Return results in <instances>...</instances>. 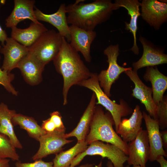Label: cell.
Listing matches in <instances>:
<instances>
[{"label":"cell","mask_w":167,"mask_h":167,"mask_svg":"<svg viewBox=\"0 0 167 167\" xmlns=\"http://www.w3.org/2000/svg\"><path fill=\"white\" fill-rule=\"evenodd\" d=\"M76 0L66 6L67 23L87 31L108 20L113 11L119 8L110 0H96L89 3Z\"/></svg>","instance_id":"obj_1"},{"label":"cell","mask_w":167,"mask_h":167,"mask_svg":"<svg viewBox=\"0 0 167 167\" xmlns=\"http://www.w3.org/2000/svg\"><path fill=\"white\" fill-rule=\"evenodd\" d=\"M53 61L56 71L63 78V104L65 105L68 103L67 94L71 87L89 78L92 73L84 64L78 52L64 37L59 51Z\"/></svg>","instance_id":"obj_2"},{"label":"cell","mask_w":167,"mask_h":167,"mask_svg":"<svg viewBox=\"0 0 167 167\" xmlns=\"http://www.w3.org/2000/svg\"><path fill=\"white\" fill-rule=\"evenodd\" d=\"M114 121L109 112L105 113L101 106H95L89 132L85 141L88 144L96 141L106 142L118 147L128 156L127 143L113 129Z\"/></svg>","instance_id":"obj_3"},{"label":"cell","mask_w":167,"mask_h":167,"mask_svg":"<svg viewBox=\"0 0 167 167\" xmlns=\"http://www.w3.org/2000/svg\"><path fill=\"white\" fill-rule=\"evenodd\" d=\"M97 75L96 73H92L89 78L83 81L78 85L91 90L95 94L97 100L96 104L102 105L112 115L117 133L122 118L131 114L132 109L123 100L120 101V104H118L111 100L101 87Z\"/></svg>","instance_id":"obj_4"},{"label":"cell","mask_w":167,"mask_h":167,"mask_svg":"<svg viewBox=\"0 0 167 167\" xmlns=\"http://www.w3.org/2000/svg\"><path fill=\"white\" fill-rule=\"evenodd\" d=\"M63 37L54 29L43 33L30 47L29 54L45 66L53 61L59 51Z\"/></svg>","instance_id":"obj_5"},{"label":"cell","mask_w":167,"mask_h":167,"mask_svg":"<svg viewBox=\"0 0 167 167\" xmlns=\"http://www.w3.org/2000/svg\"><path fill=\"white\" fill-rule=\"evenodd\" d=\"M86 149L78 155L73 160L70 166L75 167L79 164L87 156L98 155L106 157L112 163L114 167H124L128 156L118 147L103 142L96 141L91 143Z\"/></svg>","instance_id":"obj_6"},{"label":"cell","mask_w":167,"mask_h":167,"mask_svg":"<svg viewBox=\"0 0 167 167\" xmlns=\"http://www.w3.org/2000/svg\"><path fill=\"white\" fill-rule=\"evenodd\" d=\"M119 51L118 44L110 45L105 49L104 54L107 57L108 67L106 70L101 71L97 75L100 85L108 97L111 96L110 91L112 84L118 78L120 75L132 68L121 66L118 64L117 60Z\"/></svg>","instance_id":"obj_7"},{"label":"cell","mask_w":167,"mask_h":167,"mask_svg":"<svg viewBox=\"0 0 167 167\" xmlns=\"http://www.w3.org/2000/svg\"><path fill=\"white\" fill-rule=\"evenodd\" d=\"M128 165L146 167L149 160L150 148L146 130L141 129L136 138L127 143Z\"/></svg>","instance_id":"obj_8"},{"label":"cell","mask_w":167,"mask_h":167,"mask_svg":"<svg viewBox=\"0 0 167 167\" xmlns=\"http://www.w3.org/2000/svg\"><path fill=\"white\" fill-rule=\"evenodd\" d=\"M143 19L156 30L167 20V4L156 0H143L140 3Z\"/></svg>","instance_id":"obj_9"},{"label":"cell","mask_w":167,"mask_h":167,"mask_svg":"<svg viewBox=\"0 0 167 167\" xmlns=\"http://www.w3.org/2000/svg\"><path fill=\"white\" fill-rule=\"evenodd\" d=\"M65 135V133L55 131L46 133L41 136L38 141L40 143L39 148L32 156V160L41 159L49 155L56 154L62 151L65 145L73 141L67 139Z\"/></svg>","instance_id":"obj_10"},{"label":"cell","mask_w":167,"mask_h":167,"mask_svg":"<svg viewBox=\"0 0 167 167\" xmlns=\"http://www.w3.org/2000/svg\"><path fill=\"white\" fill-rule=\"evenodd\" d=\"M6 43L0 49L4 55L1 68L9 73L17 66L21 60L29 53L28 47L19 43L11 37H8Z\"/></svg>","instance_id":"obj_11"},{"label":"cell","mask_w":167,"mask_h":167,"mask_svg":"<svg viewBox=\"0 0 167 167\" xmlns=\"http://www.w3.org/2000/svg\"><path fill=\"white\" fill-rule=\"evenodd\" d=\"M139 40L143 47V54L138 61L132 64L133 70L137 71L142 67L167 63V55L164 53L163 49L142 36Z\"/></svg>","instance_id":"obj_12"},{"label":"cell","mask_w":167,"mask_h":167,"mask_svg":"<svg viewBox=\"0 0 167 167\" xmlns=\"http://www.w3.org/2000/svg\"><path fill=\"white\" fill-rule=\"evenodd\" d=\"M135 85L132 95L144 105L149 115L156 120L157 105L153 99L152 88L146 85L139 78L137 71L132 68L124 72Z\"/></svg>","instance_id":"obj_13"},{"label":"cell","mask_w":167,"mask_h":167,"mask_svg":"<svg viewBox=\"0 0 167 167\" xmlns=\"http://www.w3.org/2000/svg\"><path fill=\"white\" fill-rule=\"evenodd\" d=\"M71 46L77 52L81 53L85 60L90 62L91 45L96 36L94 31H87L73 25L69 26Z\"/></svg>","instance_id":"obj_14"},{"label":"cell","mask_w":167,"mask_h":167,"mask_svg":"<svg viewBox=\"0 0 167 167\" xmlns=\"http://www.w3.org/2000/svg\"><path fill=\"white\" fill-rule=\"evenodd\" d=\"M147 131L150 148L149 160L151 161L156 160L159 156L167 157V154L163 148L160 131L159 123L145 112L142 113Z\"/></svg>","instance_id":"obj_15"},{"label":"cell","mask_w":167,"mask_h":167,"mask_svg":"<svg viewBox=\"0 0 167 167\" xmlns=\"http://www.w3.org/2000/svg\"><path fill=\"white\" fill-rule=\"evenodd\" d=\"M66 6L65 3L61 4L58 11L51 14H45L36 8L34 12L38 21L47 22L53 25L58 29V32L69 43L71 35L67 20Z\"/></svg>","instance_id":"obj_16"},{"label":"cell","mask_w":167,"mask_h":167,"mask_svg":"<svg viewBox=\"0 0 167 167\" xmlns=\"http://www.w3.org/2000/svg\"><path fill=\"white\" fill-rule=\"evenodd\" d=\"M14 8L5 20L6 27H16L21 21L29 19L33 22L39 23L35 15L33 8L35 1L33 0H15Z\"/></svg>","instance_id":"obj_17"},{"label":"cell","mask_w":167,"mask_h":167,"mask_svg":"<svg viewBox=\"0 0 167 167\" xmlns=\"http://www.w3.org/2000/svg\"><path fill=\"white\" fill-rule=\"evenodd\" d=\"M142 113L139 105H136L131 116L129 119H123L119 124L117 133L120 135L125 142L132 141L142 129L141 125Z\"/></svg>","instance_id":"obj_18"},{"label":"cell","mask_w":167,"mask_h":167,"mask_svg":"<svg viewBox=\"0 0 167 167\" xmlns=\"http://www.w3.org/2000/svg\"><path fill=\"white\" fill-rule=\"evenodd\" d=\"M140 3L138 0H116L114 3L119 8H125L130 16L129 23L125 22V29L131 32L133 37L134 42L132 47L130 49L136 55L139 53V48L137 44L136 32L137 30V21L140 15L139 6Z\"/></svg>","instance_id":"obj_19"},{"label":"cell","mask_w":167,"mask_h":167,"mask_svg":"<svg viewBox=\"0 0 167 167\" xmlns=\"http://www.w3.org/2000/svg\"><path fill=\"white\" fill-rule=\"evenodd\" d=\"M48 30L40 22H32L26 28L20 29L16 27L12 28L11 37L22 45L29 47Z\"/></svg>","instance_id":"obj_20"},{"label":"cell","mask_w":167,"mask_h":167,"mask_svg":"<svg viewBox=\"0 0 167 167\" xmlns=\"http://www.w3.org/2000/svg\"><path fill=\"white\" fill-rule=\"evenodd\" d=\"M96 97L93 92L90 101L76 127L70 132L65 134L66 139L75 137L78 142L85 141L90 129L96 104Z\"/></svg>","instance_id":"obj_21"},{"label":"cell","mask_w":167,"mask_h":167,"mask_svg":"<svg viewBox=\"0 0 167 167\" xmlns=\"http://www.w3.org/2000/svg\"><path fill=\"white\" fill-rule=\"evenodd\" d=\"M44 67L28 54L20 62L17 68L20 70L28 84L35 85L41 81Z\"/></svg>","instance_id":"obj_22"},{"label":"cell","mask_w":167,"mask_h":167,"mask_svg":"<svg viewBox=\"0 0 167 167\" xmlns=\"http://www.w3.org/2000/svg\"><path fill=\"white\" fill-rule=\"evenodd\" d=\"M143 77L146 81L152 84V98L157 105L162 100L164 93L167 88V77L161 73L156 66H149Z\"/></svg>","instance_id":"obj_23"},{"label":"cell","mask_w":167,"mask_h":167,"mask_svg":"<svg viewBox=\"0 0 167 167\" xmlns=\"http://www.w3.org/2000/svg\"><path fill=\"white\" fill-rule=\"evenodd\" d=\"M16 113L15 111L9 109L4 103L0 104V133L7 136L16 148L21 149L22 145L15 134L12 122Z\"/></svg>","instance_id":"obj_24"},{"label":"cell","mask_w":167,"mask_h":167,"mask_svg":"<svg viewBox=\"0 0 167 167\" xmlns=\"http://www.w3.org/2000/svg\"><path fill=\"white\" fill-rule=\"evenodd\" d=\"M14 125H18L21 128L25 130L29 136L38 141L40 138L46 132L31 117L16 113L12 119Z\"/></svg>","instance_id":"obj_25"},{"label":"cell","mask_w":167,"mask_h":167,"mask_svg":"<svg viewBox=\"0 0 167 167\" xmlns=\"http://www.w3.org/2000/svg\"><path fill=\"white\" fill-rule=\"evenodd\" d=\"M88 143L85 141L78 142L73 147L65 151H62L56 154L53 160L54 167H68L74 159L84 151Z\"/></svg>","instance_id":"obj_26"},{"label":"cell","mask_w":167,"mask_h":167,"mask_svg":"<svg viewBox=\"0 0 167 167\" xmlns=\"http://www.w3.org/2000/svg\"><path fill=\"white\" fill-rule=\"evenodd\" d=\"M15 149L8 138L0 133V158H10L13 161H19V156Z\"/></svg>","instance_id":"obj_27"},{"label":"cell","mask_w":167,"mask_h":167,"mask_svg":"<svg viewBox=\"0 0 167 167\" xmlns=\"http://www.w3.org/2000/svg\"><path fill=\"white\" fill-rule=\"evenodd\" d=\"M156 120L160 128L164 130L167 127V98L164 96L162 100L156 105Z\"/></svg>","instance_id":"obj_28"},{"label":"cell","mask_w":167,"mask_h":167,"mask_svg":"<svg viewBox=\"0 0 167 167\" xmlns=\"http://www.w3.org/2000/svg\"><path fill=\"white\" fill-rule=\"evenodd\" d=\"M49 118L54 124L57 131L65 133L66 128L62 121V116L58 111L51 113Z\"/></svg>","instance_id":"obj_29"},{"label":"cell","mask_w":167,"mask_h":167,"mask_svg":"<svg viewBox=\"0 0 167 167\" xmlns=\"http://www.w3.org/2000/svg\"><path fill=\"white\" fill-rule=\"evenodd\" d=\"M16 167H54L53 162H46L41 159L32 163H23L19 161L15 164Z\"/></svg>","instance_id":"obj_30"},{"label":"cell","mask_w":167,"mask_h":167,"mask_svg":"<svg viewBox=\"0 0 167 167\" xmlns=\"http://www.w3.org/2000/svg\"><path fill=\"white\" fill-rule=\"evenodd\" d=\"M41 127L46 133L57 131L54 124L49 118L43 121Z\"/></svg>","instance_id":"obj_31"},{"label":"cell","mask_w":167,"mask_h":167,"mask_svg":"<svg viewBox=\"0 0 167 167\" xmlns=\"http://www.w3.org/2000/svg\"><path fill=\"white\" fill-rule=\"evenodd\" d=\"M7 38L6 33L5 30L3 29L0 25V49L2 47L0 44V42L2 46H4L5 42L6 41Z\"/></svg>","instance_id":"obj_32"},{"label":"cell","mask_w":167,"mask_h":167,"mask_svg":"<svg viewBox=\"0 0 167 167\" xmlns=\"http://www.w3.org/2000/svg\"><path fill=\"white\" fill-rule=\"evenodd\" d=\"M161 137L163 147L167 148V130L160 131Z\"/></svg>","instance_id":"obj_33"},{"label":"cell","mask_w":167,"mask_h":167,"mask_svg":"<svg viewBox=\"0 0 167 167\" xmlns=\"http://www.w3.org/2000/svg\"><path fill=\"white\" fill-rule=\"evenodd\" d=\"M156 160L160 164V167H167V161L163 156H159Z\"/></svg>","instance_id":"obj_34"},{"label":"cell","mask_w":167,"mask_h":167,"mask_svg":"<svg viewBox=\"0 0 167 167\" xmlns=\"http://www.w3.org/2000/svg\"><path fill=\"white\" fill-rule=\"evenodd\" d=\"M9 162L7 158H0V167H10Z\"/></svg>","instance_id":"obj_35"},{"label":"cell","mask_w":167,"mask_h":167,"mask_svg":"<svg viewBox=\"0 0 167 167\" xmlns=\"http://www.w3.org/2000/svg\"><path fill=\"white\" fill-rule=\"evenodd\" d=\"M6 79L4 73L0 68V84L4 86L6 84Z\"/></svg>","instance_id":"obj_36"},{"label":"cell","mask_w":167,"mask_h":167,"mask_svg":"<svg viewBox=\"0 0 167 167\" xmlns=\"http://www.w3.org/2000/svg\"><path fill=\"white\" fill-rule=\"evenodd\" d=\"M107 167H114L113 164L112 162L109 160L106 164ZM124 167H130V165H127Z\"/></svg>","instance_id":"obj_37"},{"label":"cell","mask_w":167,"mask_h":167,"mask_svg":"<svg viewBox=\"0 0 167 167\" xmlns=\"http://www.w3.org/2000/svg\"><path fill=\"white\" fill-rule=\"evenodd\" d=\"M68 167H71L70 166H69ZM78 167H93V165L92 164H88L87 163L82 165H81L80 166H78Z\"/></svg>","instance_id":"obj_38"},{"label":"cell","mask_w":167,"mask_h":167,"mask_svg":"<svg viewBox=\"0 0 167 167\" xmlns=\"http://www.w3.org/2000/svg\"><path fill=\"white\" fill-rule=\"evenodd\" d=\"M102 162L101 161L100 163L97 165L95 166V167H102Z\"/></svg>","instance_id":"obj_39"},{"label":"cell","mask_w":167,"mask_h":167,"mask_svg":"<svg viewBox=\"0 0 167 167\" xmlns=\"http://www.w3.org/2000/svg\"><path fill=\"white\" fill-rule=\"evenodd\" d=\"M8 73V72H7ZM9 74V73H8ZM7 90H8V91H10V92H12L14 90V89H13V88L12 87V86H11V88L9 89H8Z\"/></svg>","instance_id":"obj_40"},{"label":"cell","mask_w":167,"mask_h":167,"mask_svg":"<svg viewBox=\"0 0 167 167\" xmlns=\"http://www.w3.org/2000/svg\"><path fill=\"white\" fill-rule=\"evenodd\" d=\"M11 93H13V94L15 95H16L17 94V92H16V91L15 90L14 91Z\"/></svg>","instance_id":"obj_41"},{"label":"cell","mask_w":167,"mask_h":167,"mask_svg":"<svg viewBox=\"0 0 167 167\" xmlns=\"http://www.w3.org/2000/svg\"><path fill=\"white\" fill-rule=\"evenodd\" d=\"M132 167H142L139 165H133Z\"/></svg>","instance_id":"obj_42"}]
</instances>
